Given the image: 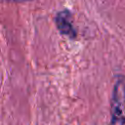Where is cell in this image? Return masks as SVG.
I'll list each match as a JSON object with an SVG mask.
<instances>
[{
  "mask_svg": "<svg viewBox=\"0 0 125 125\" xmlns=\"http://www.w3.org/2000/svg\"><path fill=\"white\" fill-rule=\"evenodd\" d=\"M55 22L61 33L70 37H76V31L71 21V13L68 10H62L57 13L55 17Z\"/></svg>",
  "mask_w": 125,
  "mask_h": 125,
  "instance_id": "obj_2",
  "label": "cell"
},
{
  "mask_svg": "<svg viewBox=\"0 0 125 125\" xmlns=\"http://www.w3.org/2000/svg\"><path fill=\"white\" fill-rule=\"evenodd\" d=\"M109 125H125V77L119 75L114 83L110 100Z\"/></svg>",
  "mask_w": 125,
  "mask_h": 125,
  "instance_id": "obj_1",
  "label": "cell"
}]
</instances>
